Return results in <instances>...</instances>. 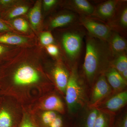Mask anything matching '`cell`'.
I'll list each match as a JSON object with an SVG mask.
<instances>
[{
	"label": "cell",
	"mask_w": 127,
	"mask_h": 127,
	"mask_svg": "<svg viewBox=\"0 0 127 127\" xmlns=\"http://www.w3.org/2000/svg\"><path fill=\"white\" fill-rule=\"evenodd\" d=\"M41 2L37 1L30 11L28 16L32 26L34 29L37 28L40 24L41 16Z\"/></svg>",
	"instance_id": "cell-17"
},
{
	"label": "cell",
	"mask_w": 127,
	"mask_h": 127,
	"mask_svg": "<svg viewBox=\"0 0 127 127\" xmlns=\"http://www.w3.org/2000/svg\"><path fill=\"white\" fill-rule=\"evenodd\" d=\"M66 5L70 11L80 16H91L95 8L87 0H71L67 1Z\"/></svg>",
	"instance_id": "cell-12"
},
{
	"label": "cell",
	"mask_w": 127,
	"mask_h": 127,
	"mask_svg": "<svg viewBox=\"0 0 127 127\" xmlns=\"http://www.w3.org/2000/svg\"><path fill=\"white\" fill-rule=\"evenodd\" d=\"M127 102V92L124 91L119 93L105 103L104 108L110 111H115L125 106Z\"/></svg>",
	"instance_id": "cell-16"
},
{
	"label": "cell",
	"mask_w": 127,
	"mask_h": 127,
	"mask_svg": "<svg viewBox=\"0 0 127 127\" xmlns=\"http://www.w3.org/2000/svg\"><path fill=\"white\" fill-rule=\"evenodd\" d=\"M40 38L41 43L46 46L53 44L54 42V37L51 33L49 31L44 32L42 33Z\"/></svg>",
	"instance_id": "cell-23"
},
{
	"label": "cell",
	"mask_w": 127,
	"mask_h": 127,
	"mask_svg": "<svg viewBox=\"0 0 127 127\" xmlns=\"http://www.w3.org/2000/svg\"><path fill=\"white\" fill-rule=\"evenodd\" d=\"M113 57L107 42L88 34L83 69L89 81L92 82L103 66Z\"/></svg>",
	"instance_id": "cell-2"
},
{
	"label": "cell",
	"mask_w": 127,
	"mask_h": 127,
	"mask_svg": "<svg viewBox=\"0 0 127 127\" xmlns=\"http://www.w3.org/2000/svg\"><path fill=\"white\" fill-rule=\"evenodd\" d=\"M121 75H122L123 77L127 81V68L124 70L121 73Z\"/></svg>",
	"instance_id": "cell-30"
},
{
	"label": "cell",
	"mask_w": 127,
	"mask_h": 127,
	"mask_svg": "<svg viewBox=\"0 0 127 127\" xmlns=\"http://www.w3.org/2000/svg\"><path fill=\"white\" fill-rule=\"evenodd\" d=\"M10 28L1 18H0V32L3 33L10 31Z\"/></svg>",
	"instance_id": "cell-29"
},
{
	"label": "cell",
	"mask_w": 127,
	"mask_h": 127,
	"mask_svg": "<svg viewBox=\"0 0 127 127\" xmlns=\"http://www.w3.org/2000/svg\"><path fill=\"white\" fill-rule=\"evenodd\" d=\"M111 89L106 77L102 75L98 78L94 88L92 97V105L97 104L111 93Z\"/></svg>",
	"instance_id": "cell-11"
},
{
	"label": "cell",
	"mask_w": 127,
	"mask_h": 127,
	"mask_svg": "<svg viewBox=\"0 0 127 127\" xmlns=\"http://www.w3.org/2000/svg\"><path fill=\"white\" fill-rule=\"evenodd\" d=\"M113 31L127 30V7L125 3L121 1L114 18L107 23Z\"/></svg>",
	"instance_id": "cell-14"
},
{
	"label": "cell",
	"mask_w": 127,
	"mask_h": 127,
	"mask_svg": "<svg viewBox=\"0 0 127 127\" xmlns=\"http://www.w3.org/2000/svg\"><path fill=\"white\" fill-rule=\"evenodd\" d=\"M121 127H127V117H125L123 120L122 124Z\"/></svg>",
	"instance_id": "cell-31"
},
{
	"label": "cell",
	"mask_w": 127,
	"mask_h": 127,
	"mask_svg": "<svg viewBox=\"0 0 127 127\" xmlns=\"http://www.w3.org/2000/svg\"><path fill=\"white\" fill-rule=\"evenodd\" d=\"M54 87L60 93L65 95L70 74L63 65L57 64L51 71Z\"/></svg>",
	"instance_id": "cell-9"
},
{
	"label": "cell",
	"mask_w": 127,
	"mask_h": 127,
	"mask_svg": "<svg viewBox=\"0 0 127 127\" xmlns=\"http://www.w3.org/2000/svg\"><path fill=\"white\" fill-rule=\"evenodd\" d=\"M65 95L68 110L72 111L79 104L82 95V88L75 71L70 74Z\"/></svg>",
	"instance_id": "cell-7"
},
{
	"label": "cell",
	"mask_w": 127,
	"mask_h": 127,
	"mask_svg": "<svg viewBox=\"0 0 127 127\" xmlns=\"http://www.w3.org/2000/svg\"><path fill=\"white\" fill-rule=\"evenodd\" d=\"M107 42L114 57L126 53L127 49V40L118 32L113 31Z\"/></svg>",
	"instance_id": "cell-13"
},
{
	"label": "cell",
	"mask_w": 127,
	"mask_h": 127,
	"mask_svg": "<svg viewBox=\"0 0 127 127\" xmlns=\"http://www.w3.org/2000/svg\"><path fill=\"white\" fill-rule=\"evenodd\" d=\"M113 62V68L121 74L127 68V57L126 53L116 56Z\"/></svg>",
	"instance_id": "cell-20"
},
{
	"label": "cell",
	"mask_w": 127,
	"mask_h": 127,
	"mask_svg": "<svg viewBox=\"0 0 127 127\" xmlns=\"http://www.w3.org/2000/svg\"><path fill=\"white\" fill-rule=\"evenodd\" d=\"M26 37L8 33L0 34V44L3 45H19L26 43Z\"/></svg>",
	"instance_id": "cell-18"
},
{
	"label": "cell",
	"mask_w": 127,
	"mask_h": 127,
	"mask_svg": "<svg viewBox=\"0 0 127 127\" xmlns=\"http://www.w3.org/2000/svg\"><path fill=\"white\" fill-rule=\"evenodd\" d=\"M23 107V116L18 127H39L28 108Z\"/></svg>",
	"instance_id": "cell-19"
},
{
	"label": "cell",
	"mask_w": 127,
	"mask_h": 127,
	"mask_svg": "<svg viewBox=\"0 0 127 127\" xmlns=\"http://www.w3.org/2000/svg\"><path fill=\"white\" fill-rule=\"evenodd\" d=\"M28 10V7L27 6H18L11 11L8 14L7 17L9 18H15L25 14L27 12Z\"/></svg>",
	"instance_id": "cell-22"
},
{
	"label": "cell",
	"mask_w": 127,
	"mask_h": 127,
	"mask_svg": "<svg viewBox=\"0 0 127 127\" xmlns=\"http://www.w3.org/2000/svg\"><path fill=\"white\" fill-rule=\"evenodd\" d=\"M76 25L62 35V46L67 58L71 62L76 60L81 53L83 37L86 35L83 27Z\"/></svg>",
	"instance_id": "cell-4"
},
{
	"label": "cell",
	"mask_w": 127,
	"mask_h": 127,
	"mask_svg": "<svg viewBox=\"0 0 127 127\" xmlns=\"http://www.w3.org/2000/svg\"><path fill=\"white\" fill-rule=\"evenodd\" d=\"M58 1L57 0H44L43 4L46 10H49L54 6Z\"/></svg>",
	"instance_id": "cell-28"
},
{
	"label": "cell",
	"mask_w": 127,
	"mask_h": 127,
	"mask_svg": "<svg viewBox=\"0 0 127 127\" xmlns=\"http://www.w3.org/2000/svg\"><path fill=\"white\" fill-rule=\"evenodd\" d=\"M54 88L39 66L26 62L13 66L2 65L1 95L14 97L23 107L29 106Z\"/></svg>",
	"instance_id": "cell-1"
},
{
	"label": "cell",
	"mask_w": 127,
	"mask_h": 127,
	"mask_svg": "<svg viewBox=\"0 0 127 127\" xmlns=\"http://www.w3.org/2000/svg\"><path fill=\"white\" fill-rule=\"evenodd\" d=\"M8 50V47L5 45L0 44V65H2V62L5 60V55Z\"/></svg>",
	"instance_id": "cell-27"
},
{
	"label": "cell",
	"mask_w": 127,
	"mask_h": 127,
	"mask_svg": "<svg viewBox=\"0 0 127 127\" xmlns=\"http://www.w3.org/2000/svg\"><path fill=\"white\" fill-rule=\"evenodd\" d=\"M23 114V106L14 97L0 98V127H18Z\"/></svg>",
	"instance_id": "cell-3"
},
{
	"label": "cell",
	"mask_w": 127,
	"mask_h": 127,
	"mask_svg": "<svg viewBox=\"0 0 127 127\" xmlns=\"http://www.w3.org/2000/svg\"><path fill=\"white\" fill-rule=\"evenodd\" d=\"M120 2V1L117 0H108L103 1L95 7L91 16L108 23L116 15Z\"/></svg>",
	"instance_id": "cell-8"
},
{
	"label": "cell",
	"mask_w": 127,
	"mask_h": 127,
	"mask_svg": "<svg viewBox=\"0 0 127 127\" xmlns=\"http://www.w3.org/2000/svg\"><path fill=\"white\" fill-rule=\"evenodd\" d=\"M1 94L0 91V98L1 96Z\"/></svg>",
	"instance_id": "cell-33"
},
{
	"label": "cell",
	"mask_w": 127,
	"mask_h": 127,
	"mask_svg": "<svg viewBox=\"0 0 127 127\" xmlns=\"http://www.w3.org/2000/svg\"><path fill=\"white\" fill-rule=\"evenodd\" d=\"M27 107L31 112L37 110L53 111L61 114L65 112L63 102L59 95L53 91L42 96Z\"/></svg>",
	"instance_id": "cell-6"
},
{
	"label": "cell",
	"mask_w": 127,
	"mask_h": 127,
	"mask_svg": "<svg viewBox=\"0 0 127 127\" xmlns=\"http://www.w3.org/2000/svg\"><path fill=\"white\" fill-rule=\"evenodd\" d=\"M13 25L16 30L20 31H27L29 26L27 22L22 18H17L15 19L13 22Z\"/></svg>",
	"instance_id": "cell-21"
},
{
	"label": "cell",
	"mask_w": 127,
	"mask_h": 127,
	"mask_svg": "<svg viewBox=\"0 0 127 127\" xmlns=\"http://www.w3.org/2000/svg\"><path fill=\"white\" fill-rule=\"evenodd\" d=\"M2 33H1V32H0V34H2Z\"/></svg>",
	"instance_id": "cell-34"
},
{
	"label": "cell",
	"mask_w": 127,
	"mask_h": 127,
	"mask_svg": "<svg viewBox=\"0 0 127 127\" xmlns=\"http://www.w3.org/2000/svg\"><path fill=\"white\" fill-rule=\"evenodd\" d=\"M79 22L89 35L106 42L113 31L107 23L91 16H80Z\"/></svg>",
	"instance_id": "cell-5"
},
{
	"label": "cell",
	"mask_w": 127,
	"mask_h": 127,
	"mask_svg": "<svg viewBox=\"0 0 127 127\" xmlns=\"http://www.w3.org/2000/svg\"><path fill=\"white\" fill-rule=\"evenodd\" d=\"M106 120L102 113H98L95 119L94 127H105Z\"/></svg>",
	"instance_id": "cell-25"
},
{
	"label": "cell",
	"mask_w": 127,
	"mask_h": 127,
	"mask_svg": "<svg viewBox=\"0 0 127 127\" xmlns=\"http://www.w3.org/2000/svg\"><path fill=\"white\" fill-rule=\"evenodd\" d=\"M79 17L77 14L67 11L55 16L51 20L50 26L52 29L73 26L79 22Z\"/></svg>",
	"instance_id": "cell-10"
},
{
	"label": "cell",
	"mask_w": 127,
	"mask_h": 127,
	"mask_svg": "<svg viewBox=\"0 0 127 127\" xmlns=\"http://www.w3.org/2000/svg\"><path fill=\"white\" fill-rule=\"evenodd\" d=\"M106 76L109 86L116 91H120L127 86V81L113 67L108 69Z\"/></svg>",
	"instance_id": "cell-15"
},
{
	"label": "cell",
	"mask_w": 127,
	"mask_h": 127,
	"mask_svg": "<svg viewBox=\"0 0 127 127\" xmlns=\"http://www.w3.org/2000/svg\"><path fill=\"white\" fill-rule=\"evenodd\" d=\"M98 113L97 110L94 109L91 112L88 117L87 127H94L95 119Z\"/></svg>",
	"instance_id": "cell-24"
},
{
	"label": "cell",
	"mask_w": 127,
	"mask_h": 127,
	"mask_svg": "<svg viewBox=\"0 0 127 127\" xmlns=\"http://www.w3.org/2000/svg\"><path fill=\"white\" fill-rule=\"evenodd\" d=\"M2 65H0V77L1 75V71H2Z\"/></svg>",
	"instance_id": "cell-32"
},
{
	"label": "cell",
	"mask_w": 127,
	"mask_h": 127,
	"mask_svg": "<svg viewBox=\"0 0 127 127\" xmlns=\"http://www.w3.org/2000/svg\"><path fill=\"white\" fill-rule=\"evenodd\" d=\"M48 53L53 57H57L59 54V50L57 46L52 44L46 46Z\"/></svg>",
	"instance_id": "cell-26"
}]
</instances>
